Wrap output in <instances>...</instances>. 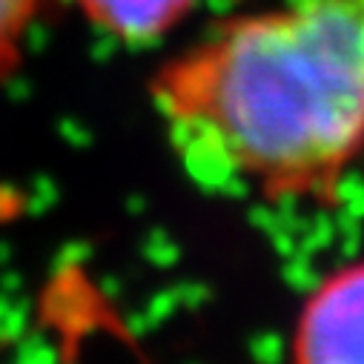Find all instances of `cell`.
<instances>
[{
	"mask_svg": "<svg viewBox=\"0 0 364 364\" xmlns=\"http://www.w3.org/2000/svg\"><path fill=\"white\" fill-rule=\"evenodd\" d=\"M149 95L207 184L330 198L364 152V0H282L227 18L169 58Z\"/></svg>",
	"mask_w": 364,
	"mask_h": 364,
	"instance_id": "obj_1",
	"label": "cell"
},
{
	"mask_svg": "<svg viewBox=\"0 0 364 364\" xmlns=\"http://www.w3.org/2000/svg\"><path fill=\"white\" fill-rule=\"evenodd\" d=\"M293 364H364V261L310 293L293 330Z\"/></svg>",
	"mask_w": 364,
	"mask_h": 364,
	"instance_id": "obj_2",
	"label": "cell"
},
{
	"mask_svg": "<svg viewBox=\"0 0 364 364\" xmlns=\"http://www.w3.org/2000/svg\"><path fill=\"white\" fill-rule=\"evenodd\" d=\"M98 32L129 46H146L172 32L196 0H72Z\"/></svg>",
	"mask_w": 364,
	"mask_h": 364,
	"instance_id": "obj_3",
	"label": "cell"
},
{
	"mask_svg": "<svg viewBox=\"0 0 364 364\" xmlns=\"http://www.w3.org/2000/svg\"><path fill=\"white\" fill-rule=\"evenodd\" d=\"M52 0H0V80L26 60V46Z\"/></svg>",
	"mask_w": 364,
	"mask_h": 364,
	"instance_id": "obj_4",
	"label": "cell"
}]
</instances>
